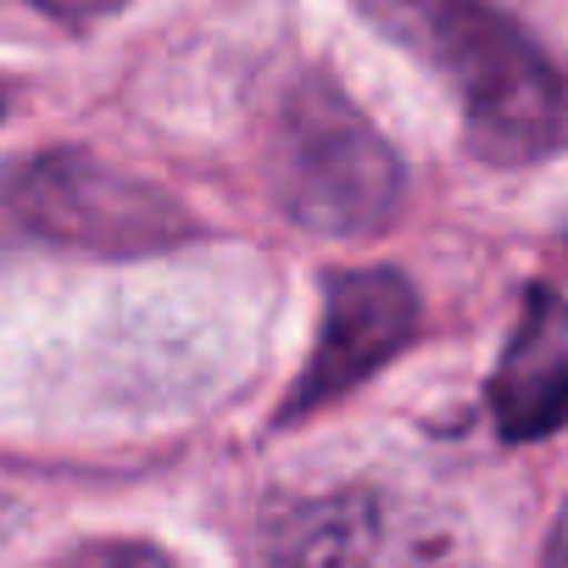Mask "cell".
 Returning <instances> with one entry per match:
<instances>
[{
    "label": "cell",
    "instance_id": "1",
    "mask_svg": "<svg viewBox=\"0 0 568 568\" xmlns=\"http://www.w3.org/2000/svg\"><path fill=\"white\" fill-rule=\"evenodd\" d=\"M363 12L424 57L463 106L468 151L529 168L568 151V68L490 0H363Z\"/></svg>",
    "mask_w": 568,
    "mask_h": 568
},
{
    "label": "cell",
    "instance_id": "2",
    "mask_svg": "<svg viewBox=\"0 0 568 568\" xmlns=\"http://www.w3.org/2000/svg\"><path fill=\"white\" fill-rule=\"evenodd\" d=\"M267 190L313 234H379L402 206V162L335 79L302 73L267 118Z\"/></svg>",
    "mask_w": 568,
    "mask_h": 568
},
{
    "label": "cell",
    "instance_id": "3",
    "mask_svg": "<svg viewBox=\"0 0 568 568\" xmlns=\"http://www.w3.org/2000/svg\"><path fill=\"white\" fill-rule=\"evenodd\" d=\"M184 206L84 151H34L0 168V240L73 251H156L184 234Z\"/></svg>",
    "mask_w": 568,
    "mask_h": 568
},
{
    "label": "cell",
    "instance_id": "4",
    "mask_svg": "<svg viewBox=\"0 0 568 568\" xmlns=\"http://www.w3.org/2000/svg\"><path fill=\"white\" fill-rule=\"evenodd\" d=\"M262 568H463V551L418 501L379 485H341L284 501L267 518Z\"/></svg>",
    "mask_w": 568,
    "mask_h": 568
},
{
    "label": "cell",
    "instance_id": "5",
    "mask_svg": "<svg viewBox=\"0 0 568 568\" xmlns=\"http://www.w3.org/2000/svg\"><path fill=\"white\" fill-rule=\"evenodd\" d=\"M418 329V296L396 267H352L324 284V329L307 374L291 385L284 424L341 402L352 385L379 374Z\"/></svg>",
    "mask_w": 568,
    "mask_h": 568
},
{
    "label": "cell",
    "instance_id": "6",
    "mask_svg": "<svg viewBox=\"0 0 568 568\" xmlns=\"http://www.w3.org/2000/svg\"><path fill=\"white\" fill-rule=\"evenodd\" d=\"M490 413L501 440H546L568 424V296L535 284L524 296L518 329L490 374Z\"/></svg>",
    "mask_w": 568,
    "mask_h": 568
},
{
    "label": "cell",
    "instance_id": "7",
    "mask_svg": "<svg viewBox=\"0 0 568 568\" xmlns=\"http://www.w3.org/2000/svg\"><path fill=\"white\" fill-rule=\"evenodd\" d=\"M45 568H173V562L145 540H84V546L51 557Z\"/></svg>",
    "mask_w": 568,
    "mask_h": 568
},
{
    "label": "cell",
    "instance_id": "8",
    "mask_svg": "<svg viewBox=\"0 0 568 568\" xmlns=\"http://www.w3.org/2000/svg\"><path fill=\"white\" fill-rule=\"evenodd\" d=\"M34 7L51 12V18H62V23H101V18L123 12L129 0H34Z\"/></svg>",
    "mask_w": 568,
    "mask_h": 568
},
{
    "label": "cell",
    "instance_id": "9",
    "mask_svg": "<svg viewBox=\"0 0 568 568\" xmlns=\"http://www.w3.org/2000/svg\"><path fill=\"white\" fill-rule=\"evenodd\" d=\"M546 568H568V507H562V518L551 524V540H546Z\"/></svg>",
    "mask_w": 568,
    "mask_h": 568
},
{
    "label": "cell",
    "instance_id": "10",
    "mask_svg": "<svg viewBox=\"0 0 568 568\" xmlns=\"http://www.w3.org/2000/svg\"><path fill=\"white\" fill-rule=\"evenodd\" d=\"M0 112H7V90H0Z\"/></svg>",
    "mask_w": 568,
    "mask_h": 568
}]
</instances>
